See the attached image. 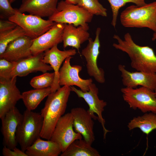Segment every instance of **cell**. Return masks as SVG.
I'll list each match as a JSON object with an SVG mask.
<instances>
[{"label": "cell", "instance_id": "7402d4cb", "mask_svg": "<svg viewBox=\"0 0 156 156\" xmlns=\"http://www.w3.org/2000/svg\"><path fill=\"white\" fill-rule=\"evenodd\" d=\"M40 138L25 151L27 156H58L62 153L59 145L50 140H44Z\"/></svg>", "mask_w": 156, "mask_h": 156}, {"label": "cell", "instance_id": "4dcf8cb0", "mask_svg": "<svg viewBox=\"0 0 156 156\" xmlns=\"http://www.w3.org/2000/svg\"><path fill=\"white\" fill-rule=\"evenodd\" d=\"M11 4L10 0H0L1 16L8 18L15 14L17 9L13 8Z\"/></svg>", "mask_w": 156, "mask_h": 156}, {"label": "cell", "instance_id": "4fadbf2b", "mask_svg": "<svg viewBox=\"0 0 156 156\" xmlns=\"http://www.w3.org/2000/svg\"><path fill=\"white\" fill-rule=\"evenodd\" d=\"M64 24L57 23L49 30L33 39L30 48L32 55H36L51 49L63 42Z\"/></svg>", "mask_w": 156, "mask_h": 156}, {"label": "cell", "instance_id": "4316f807", "mask_svg": "<svg viewBox=\"0 0 156 156\" xmlns=\"http://www.w3.org/2000/svg\"><path fill=\"white\" fill-rule=\"evenodd\" d=\"M77 5L93 15L107 16V10L98 0H78Z\"/></svg>", "mask_w": 156, "mask_h": 156}, {"label": "cell", "instance_id": "30bf717a", "mask_svg": "<svg viewBox=\"0 0 156 156\" xmlns=\"http://www.w3.org/2000/svg\"><path fill=\"white\" fill-rule=\"evenodd\" d=\"M101 29L98 27L96 31L94 40L91 38L88 40L86 47L82 50L81 54L85 58L88 75L94 78L98 83H103L105 81V73L103 69L98 67L97 60L100 53V43L99 35Z\"/></svg>", "mask_w": 156, "mask_h": 156}, {"label": "cell", "instance_id": "e0dca14e", "mask_svg": "<svg viewBox=\"0 0 156 156\" xmlns=\"http://www.w3.org/2000/svg\"><path fill=\"white\" fill-rule=\"evenodd\" d=\"M56 45L44 52L42 61L46 64H50L54 71V80L51 87V92H54L60 88L59 84V72L61 66L64 60L68 57L75 55L77 53L76 50L71 49L61 51Z\"/></svg>", "mask_w": 156, "mask_h": 156}, {"label": "cell", "instance_id": "ba28073f", "mask_svg": "<svg viewBox=\"0 0 156 156\" xmlns=\"http://www.w3.org/2000/svg\"><path fill=\"white\" fill-rule=\"evenodd\" d=\"M70 87L71 91L75 93L79 97L83 99L88 104L89 107L87 110L88 112L94 120L97 119L101 124L103 131L104 138H105L107 133L110 131L105 127V121L102 114L107 103L103 100L99 99L98 88L92 83L89 86V90L85 92L77 89L73 86Z\"/></svg>", "mask_w": 156, "mask_h": 156}, {"label": "cell", "instance_id": "ffe728a7", "mask_svg": "<svg viewBox=\"0 0 156 156\" xmlns=\"http://www.w3.org/2000/svg\"><path fill=\"white\" fill-rule=\"evenodd\" d=\"M58 0H22L18 11L49 18L56 12Z\"/></svg>", "mask_w": 156, "mask_h": 156}, {"label": "cell", "instance_id": "e575fe53", "mask_svg": "<svg viewBox=\"0 0 156 156\" xmlns=\"http://www.w3.org/2000/svg\"><path fill=\"white\" fill-rule=\"evenodd\" d=\"M156 40V32H154L153 35V36L152 38L153 41L155 40Z\"/></svg>", "mask_w": 156, "mask_h": 156}, {"label": "cell", "instance_id": "ac0fdd59", "mask_svg": "<svg viewBox=\"0 0 156 156\" xmlns=\"http://www.w3.org/2000/svg\"><path fill=\"white\" fill-rule=\"evenodd\" d=\"M33 40L27 36L15 40L8 44L0 58L18 62L32 56L30 49Z\"/></svg>", "mask_w": 156, "mask_h": 156}, {"label": "cell", "instance_id": "484cf974", "mask_svg": "<svg viewBox=\"0 0 156 156\" xmlns=\"http://www.w3.org/2000/svg\"><path fill=\"white\" fill-rule=\"evenodd\" d=\"M25 36H27L25 32L18 25L12 29L0 33V55L4 52L9 43Z\"/></svg>", "mask_w": 156, "mask_h": 156}, {"label": "cell", "instance_id": "1f68e13d", "mask_svg": "<svg viewBox=\"0 0 156 156\" xmlns=\"http://www.w3.org/2000/svg\"><path fill=\"white\" fill-rule=\"evenodd\" d=\"M2 154L4 156H27L25 152L16 147L11 149L5 146L3 148Z\"/></svg>", "mask_w": 156, "mask_h": 156}, {"label": "cell", "instance_id": "7a4b0ae2", "mask_svg": "<svg viewBox=\"0 0 156 156\" xmlns=\"http://www.w3.org/2000/svg\"><path fill=\"white\" fill-rule=\"evenodd\" d=\"M71 91L70 86H64L48 96L40 113L43 119L41 138L51 139L56 124L65 112Z\"/></svg>", "mask_w": 156, "mask_h": 156}, {"label": "cell", "instance_id": "d590c367", "mask_svg": "<svg viewBox=\"0 0 156 156\" xmlns=\"http://www.w3.org/2000/svg\"><path fill=\"white\" fill-rule=\"evenodd\" d=\"M15 0H10V2L11 3H12L14 2Z\"/></svg>", "mask_w": 156, "mask_h": 156}, {"label": "cell", "instance_id": "2e32d148", "mask_svg": "<svg viewBox=\"0 0 156 156\" xmlns=\"http://www.w3.org/2000/svg\"><path fill=\"white\" fill-rule=\"evenodd\" d=\"M70 112L73 117L75 131L80 133L86 141L92 145L95 140L93 118L87 110L81 107L73 108Z\"/></svg>", "mask_w": 156, "mask_h": 156}, {"label": "cell", "instance_id": "d4e9b609", "mask_svg": "<svg viewBox=\"0 0 156 156\" xmlns=\"http://www.w3.org/2000/svg\"><path fill=\"white\" fill-rule=\"evenodd\" d=\"M51 92V87L31 90L23 92L22 94L21 99L26 109L32 111Z\"/></svg>", "mask_w": 156, "mask_h": 156}, {"label": "cell", "instance_id": "52a82bcc", "mask_svg": "<svg viewBox=\"0 0 156 156\" xmlns=\"http://www.w3.org/2000/svg\"><path fill=\"white\" fill-rule=\"evenodd\" d=\"M8 19L21 27L27 36L33 39L45 33L56 23L49 19H44L36 15L25 14L20 12L17 9L15 14Z\"/></svg>", "mask_w": 156, "mask_h": 156}, {"label": "cell", "instance_id": "3957f363", "mask_svg": "<svg viewBox=\"0 0 156 156\" xmlns=\"http://www.w3.org/2000/svg\"><path fill=\"white\" fill-rule=\"evenodd\" d=\"M120 20L125 27H146L156 32V1L128 7L121 13Z\"/></svg>", "mask_w": 156, "mask_h": 156}, {"label": "cell", "instance_id": "f546056e", "mask_svg": "<svg viewBox=\"0 0 156 156\" xmlns=\"http://www.w3.org/2000/svg\"><path fill=\"white\" fill-rule=\"evenodd\" d=\"M17 64V62L9 61L0 58V79L11 78V74Z\"/></svg>", "mask_w": 156, "mask_h": 156}, {"label": "cell", "instance_id": "7c38bea8", "mask_svg": "<svg viewBox=\"0 0 156 156\" xmlns=\"http://www.w3.org/2000/svg\"><path fill=\"white\" fill-rule=\"evenodd\" d=\"M23 114L15 107L5 114L1 118V131L3 136V144L13 149L18 144L16 139V132Z\"/></svg>", "mask_w": 156, "mask_h": 156}, {"label": "cell", "instance_id": "5bb4252c", "mask_svg": "<svg viewBox=\"0 0 156 156\" xmlns=\"http://www.w3.org/2000/svg\"><path fill=\"white\" fill-rule=\"evenodd\" d=\"M16 77L0 79V118L6 112L16 107L22 99V94L17 88Z\"/></svg>", "mask_w": 156, "mask_h": 156}, {"label": "cell", "instance_id": "8992f818", "mask_svg": "<svg viewBox=\"0 0 156 156\" xmlns=\"http://www.w3.org/2000/svg\"><path fill=\"white\" fill-rule=\"evenodd\" d=\"M123 99L133 109H138L144 113L156 114V97L154 91L144 87L121 89Z\"/></svg>", "mask_w": 156, "mask_h": 156}, {"label": "cell", "instance_id": "8d00e7d4", "mask_svg": "<svg viewBox=\"0 0 156 156\" xmlns=\"http://www.w3.org/2000/svg\"><path fill=\"white\" fill-rule=\"evenodd\" d=\"M154 92H155V95L156 97V88L154 90Z\"/></svg>", "mask_w": 156, "mask_h": 156}, {"label": "cell", "instance_id": "83f0119b", "mask_svg": "<svg viewBox=\"0 0 156 156\" xmlns=\"http://www.w3.org/2000/svg\"><path fill=\"white\" fill-rule=\"evenodd\" d=\"M109 3L112 12V20L111 24L115 28L116 24L119 9L128 3H132L138 6H141L146 4L145 0H107Z\"/></svg>", "mask_w": 156, "mask_h": 156}, {"label": "cell", "instance_id": "5b68a950", "mask_svg": "<svg viewBox=\"0 0 156 156\" xmlns=\"http://www.w3.org/2000/svg\"><path fill=\"white\" fill-rule=\"evenodd\" d=\"M57 11L49 18L57 23L72 24L75 26H81L88 30V23L90 22L93 15L77 5L70 4L62 0L58 3Z\"/></svg>", "mask_w": 156, "mask_h": 156}, {"label": "cell", "instance_id": "44dd1931", "mask_svg": "<svg viewBox=\"0 0 156 156\" xmlns=\"http://www.w3.org/2000/svg\"><path fill=\"white\" fill-rule=\"evenodd\" d=\"M64 24L62 35L64 48L71 47L79 51L81 45L90 38L88 30L81 26L76 27L72 24Z\"/></svg>", "mask_w": 156, "mask_h": 156}, {"label": "cell", "instance_id": "d6a6232c", "mask_svg": "<svg viewBox=\"0 0 156 156\" xmlns=\"http://www.w3.org/2000/svg\"><path fill=\"white\" fill-rule=\"evenodd\" d=\"M17 25L12 21L0 20V33L15 28Z\"/></svg>", "mask_w": 156, "mask_h": 156}, {"label": "cell", "instance_id": "d6986e66", "mask_svg": "<svg viewBox=\"0 0 156 156\" xmlns=\"http://www.w3.org/2000/svg\"><path fill=\"white\" fill-rule=\"evenodd\" d=\"M44 52L33 55L18 62L11 74V78L27 76L33 72L40 71L43 73L53 70L51 66L44 62L42 60Z\"/></svg>", "mask_w": 156, "mask_h": 156}, {"label": "cell", "instance_id": "cb8c5ba5", "mask_svg": "<svg viewBox=\"0 0 156 156\" xmlns=\"http://www.w3.org/2000/svg\"><path fill=\"white\" fill-rule=\"evenodd\" d=\"M129 130L138 128L143 133L148 135L156 129V114L150 112L133 118L127 125Z\"/></svg>", "mask_w": 156, "mask_h": 156}, {"label": "cell", "instance_id": "f1b7e54d", "mask_svg": "<svg viewBox=\"0 0 156 156\" xmlns=\"http://www.w3.org/2000/svg\"><path fill=\"white\" fill-rule=\"evenodd\" d=\"M54 77V72H46L33 78L30 83L32 87L35 89H42L51 87L53 84Z\"/></svg>", "mask_w": 156, "mask_h": 156}, {"label": "cell", "instance_id": "836d02e7", "mask_svg": "<svg viewBox=\"0 0 156 156\" xmlns=\"http://www.w3.org/2000/svg\"><path fill=\"white\" fill-rule=\"evenodd\" d=\"M65 1L69 4L77 5L78 0H65Z\"/></svg>", "mask_w": 156, "mask_h": 156}, {"label": "cell", "instance_id": "603a6c76", "mask_svg": "<svg viewBox=\"0 0 156 156\" xmlns=\"http://www.w3.org/2000/svg\"><path fill=\"white\" fill-rule=\"evenodd\" d=\"M61 156H100L99 152L92 145L82 139L72 142Z\"/></svg>", "mask_w": 156, "mask_h": 156}, {"label": "cell", "instance_id": "6da1fadb", "mask_svg": "<svg viewBox=\"0 0 156 156\" xmlns=\"http://www.w3.org/2000/svg\"><path fill=\"white\" fill-rule=\"evenodd\" d=\"M113 38L117 43L113 46L128 55L132 68L137 71L156 73V55L151 48L137 44L129 33L125 34L123 39L116 34Z\"/></svg>", "mask_w": 156, "mask_h": 156}, {"label": "cell", "instance_id": "9a60e30c", "mask_svg": "<svg viewBox=\"0 0 156 156\" xmlns=\"http://www.w3.org/2000/svg\"><path fill=\"white\" fill-rule=\"evenodd\" d=\"M118 69L121 73L122 81L125 87L135 88L138 86L144 87L154 91L156 88V73L137 71L131 72L123 65Z\"/></svg>", "mask_w": 156, "mask_h": 156}, {"label": "cell", "instance_id": "9c48e42d", "mask_svg": "<svg viewBox=\"0 0 156 156\" xmlns=\"http://www.w3.org/2000/svg\"><path fill=\"white\" fill-rule=\"evenodd\" d=\"M73 120L70 112L62 116L56 124L50 139L59 145L62 153L74 141L82 138V135L75 131Z\"/></svg>", "mask_w": 156, "mask_h": 156}, {"label": "cell", "instance_id": "277c9868", "mask_svg": "<svg viewBox=\"0 0 156 156\" xmlns=\"http://www.w3.org/2000/svg\"><path fill=\"white\" fill-rule=\"evenodd\" d=\"M43 124V118L40 113L27 109L24 112L16 135L17 142L21 150L25 152L37 139L41 138Z\"/></svg>", "mask_w": 156, "mask_h": 156}, {"label": "cell", "instance_id": "8fae6325", "mask_svg": "<svg viewBox=\"0 0 156 156\" xmlns=\"http://www.w3.org/2000/svg\"><path fill=\"white\" fill-rule=\"evenodd\" d=\"M72 58V56L67 57L60 69L59 85L70 87L76 86L83 92L88 91L90 85L92 83V80L91 78L83 79L79 77V73L82 67L79 65L71 66L70 62Z\"/></svg>", "mask_w": 156, "mask_h": 156}]
</instances>
